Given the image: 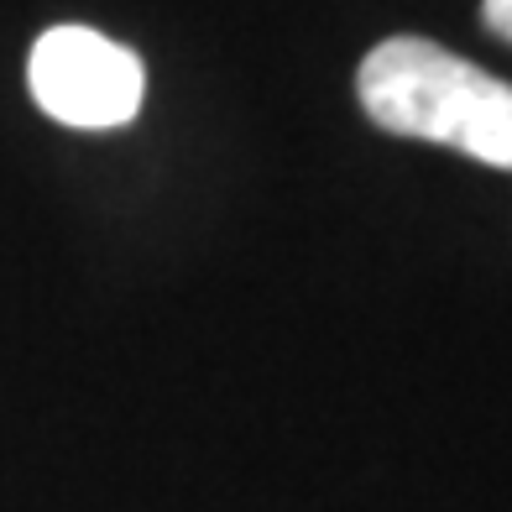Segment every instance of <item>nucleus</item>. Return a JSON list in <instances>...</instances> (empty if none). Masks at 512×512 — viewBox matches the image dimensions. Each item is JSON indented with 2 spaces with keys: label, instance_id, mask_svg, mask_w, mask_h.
I'll return each mask as SVG.
<instances>
[{
  "label": "nucleus",
  "instance_id": "f03ea898",
  "mask_svg": "<svg viewBox=\"0 0 512 512\" xmlns=\"http://www.w3.org/2000/svg\"><path fill=\"white\" fill-rule=\"evenodd\" d=\"M32 95L63 126H126L142 105V58L89 27H53L32 48Z\"/></svg>",
  "mask_w": 512,
  "mask_h": 512
},
{
  "label": "nucleus",
  "instance_id": "f257e3e1",
  "mask_svg": "<svg viewBox=\"0 0 512 512\" xmlns=\"http://www.w3.org/2000/svg\"><path fill=\"white\" fill-rule=\"evenodd\" d=\"M361 110L392 136L455 147L512 173V84L429 37H387L361 58Z\"/></svg>",
  "mask_w": 512,
  "mask_h": 512
},
{
  "label": "nucleus",
  "instance_id": "7ed1b4c3",
  "mask_svg": "<svg viewBox=\"0 0 512 512\" xmlns=\"http://www.w3.org/2000/svg\"><path fill=\"white\" fill-rule=\"evenodd\" d=\"M481 21L492 37L512 42V0H481Z\"/></svg>",
  "mask_w": 512,
  "mask_h": 512
}]
</instances>
